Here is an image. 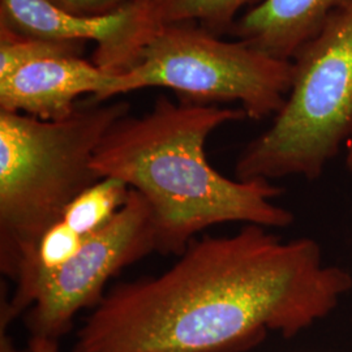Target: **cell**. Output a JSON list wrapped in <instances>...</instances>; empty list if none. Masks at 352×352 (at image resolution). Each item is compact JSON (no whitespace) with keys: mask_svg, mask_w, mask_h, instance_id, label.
<instances>
[{"mask_svg":"<svg viewBox=\"0 0 352 352\" xmlns=\"http://www.w3.org/2000/svg\"><path fill=\"white\" fill-rule=\"evenodd\" d=\"M352 274L312 238L245 225L190 241L157 277L109 289L71 352H244L269 333L292 338L330 315Z\"/></svg>","mask_w":352,"mask_h":352,"instance_id":"cell-1","label":"cell"},{"mask_svg":"<svg viewBox=\"0 0 352 352\" xmlns=\"http://www.w3.org/2000/svg\"><path fill=\"white\" fill-rule=\"evenodd\" d=\"M245 118L240 107L160 96L149 113L120 118L102 140L93 168L100 177L123 180L148 201L158 253L180 256L215 225L243 222L274 230L294 223V214L274 202L282 187L230 179L208 161L209 136Z\"/></svg>","mask_w":352,"mask_h":352,"instance_id":"cell-2","label":"cell"},{"mask_svg":"<svg viewBox=\"0 0 352 352\" xmlns=\"http://www.w3.org/2000/svg\"><path fill=\"white\" fill-rule=\"evenodd\" d=\"M129 113L128 102L91 98L60 120L0 111V270L6 277L19 279L42 235L101 179L94 154Z\"/></svg>","mask_w":352,"mask_h":352,"instance_id":"cell-3","label":"cell"},{"mask_svg":"<svg viewBox=\"0 0 352 352\" xmlns=\"http://www.w3.org/2000/svg\"><path fill=\"white\" fill-rule=\"evenodd\" d=\"M294 80L272 126L240 153L235 177H321L352 138V7L334 13L292 58Z\"/></svg>","mask_w":352,"mask_h":352,"instance_id":"cell-4","label":"cell"},{"mask_svg":"<svg viewBox=\"0 0 352 352\" xmlns=\"http://www.w3.org/2000/svg\"><path fill=\"white\" fill-rule=\"evenodd\" d=\"M294 64L241 41H223L195 23L160 26L139 60L116 76L102 102L140 89L174 90L182 101L217 104L238 102L247 118L263 120L283 107Z\"/></svg>","mask_w":352,"mask_h":352,"instance_id":"cell-5","label":"cell"},{"mask_svg":"<svg viewBox=\"0 0 352 352\" xmlns=\"http://www.w3.org/2000/svg\"><path fill=\"white\" fill-rule=\"evenodd\" d=\"M153 252L157 244L151 206L131 189L107 226L89 236L72 260L39 279L25 314L30 337L60 340L78 312L101 302L113 276Z\"/></svg>","mask_w":352,"mask_h":352,"instance_id":"cell-6","label":"cell"},{"mask_svg":"<svg viewBox=\"0 0 352 352\" xmlns=\"http://www.w3.org/2000/svg\"><path fill=\"white\" fill-rule=\"evenodd\" d=\"M0 28L21 37L91 41L96 43L93 63L113 75H122L136 64L155 32L148 17L146 0L94 17L65 12L46 0H0Z\"/></svg>","mask_w":352,"mask_h":352,"instance_id":"cell-7","label":"cell"},{"mask_svg":"<svg viewBox=\"0 0 352 352\" xmlns=\"http://www.w3.org/2000/svg\"><path fill=\"white\" fill-rule=\"evenodd\" d=\"M116 76L81 56L42 59L0 80V111L60 120L75 111L81 96L102 102Z\"/></svg>","mask_w":352,"mask_h":352,"instance_id":"cell-8","label":"cell"},{"mask_svg":"<svg viewBox=\"0 0 352 352\" xmlns=\"http://www.w3.org/2000/svg\"><path fill=\"white\" fill-rule=\"evenodd\" d=\"M352 0H261L240 14L230 34L256 50L292 60L327 20Z\"/></svg>","mask_w":352,"mask_h":352,"instance_id":"cell-9","label":"cell"},{"mask_svg":"<svg viewBox=\"0 0 352 352\" xmlns=\"http://www.w3.org/2000/svg\"><path fill=\"white\" fill-rule=\"evenodd\" d=\"M261 0H146L154 30L174 23H195L221 37L230 34L245 6Z\"/></svg>","mask_w":352,"mask_h":352,"instance_id":"cell-10","label":"cell"},{"mask_svg":"<svg viewBox=\"0 0 352 352\" xmlns=\"http://www.w3.org/2000/svg\"><path fill=\"white\" fill-rule=\"evenodd\" d=\"M129 190L120 179L101 177L71 202L62 219L77 234L89 238L113 221L124 206Z\"/></svg>","mask_w":352,"mask_h":352,"instance_id":"cell-11","label":"cell"},{"mask_svg":"<svg viewBox=\"0 0 352 352\" xmlns=\"http://www.w3.org/2000/svg\"><path fill=\"white\" fill-rule=\"evenodd\" d=\"M85 43L58 42L42 38L21 37L0 28V80L20 68L47 58L81 56Z\"/></svg>","mask_w":352,"mask_h":352,"instance_id":"cell-12","label":"cell"},{"mask_svg":"<svg viewBox=\"0 0 352 352\" xmlns=\"http://www.w3.org/2000/svg\"><path fill=\"white\" fill-rule=\"evenodd\" d=\"M54 7L77 16H103L116 12L138 0H46Z\"/></svg>","mask_w":352,"mask_h":352,"instance_id":"cell-13","label":"cell"},{"mask_svg":"<svg viewBox=\"0 0 352 352\" xmlns=\"http://www.w3.org/2000/svg\"><path fill=\"white\" fill-rule=\"evenodd\" d=\"M29 352H60L59 340L42 338V337H30Z\"/></svg>","mask_w":352,"mask_h":352,"instance_id":"cell-14","label":"cell"},{"mask_svg":"<svg viewBox=\"0 0 352 352\" xmlns=\"http://www.w3.org/2000/svg\"><path fill=\"white\" fill-rule=\"evenodd\" d=\"M0 352H29L20 350L8 333V327H0Z\"/></svg>","mask_w":352,"mask_h":352,"instance_id":"cell-15","label":"cell"},{"mask_svg":"<svg viewBox=\"0 0 352 352\" xmlns=\"http://www.w3.org/2000/svg\"><path fill=\"white\" fill-rule=\"evenodd\" d=\"M347 148L349 149H347V155H346V167L352 174V141L349 144Z\"/></svg>","mask_w":352,"mask_h":352,"instance_id":"cell-16","label":"cell"}]
</instances>
